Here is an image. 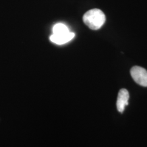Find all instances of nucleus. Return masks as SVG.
<instances>
[{"mask_svg":"<svg viewBox=\"0 0 147 147\" xmlns=\"http://www.w3.org/2000/svg\"><path fill=\"white\" fill-rule=\"evenodd\" d=\"M83 21L89 28L97 30L103 26L106 16L102 11L99 9H93L87 11L83 16Z\"/></svg>","mask_w":147,"mask_h":147,"instance_id":"obj_1","label":"nucleus"},{"mask_svg":"<svg viewBox=\"0 0 147 147\" xmlns=\"http://www.w3.org/2000/svg\"><path fill=\"white\" fill-rule=\"evenodd\" d=\"M130 74L132 79L137 84L143 87H147V71L145 69L135 66L131 69Z\"/></svg>","mask_w":147,"mask_h":147,"instance_id":"obj_2","label":"nucleus"},{"mask_svg":"<svg viewBox=\"0 0 147 147\" xmlns=\"http://www.w3.org/2000/svg\"><path fill=\"white\" fill-rule=\"evenodd\" d=\"M129 99V94L126 89H121L119 90L117 101V108L118 111L122 113L126 106L129 104L128 100Z\"/></svg>","mask_w":147,"mask_h":147,"instance_id":"obj_3","label":"nucleus"},{"mask_svg":"<svg viewBox=\"0 0 147 147\" xmlns=\"http://www.w3.org/2000/svg\"><path fill=\"white\" fill-rule=\"evenodd\" d=\"M74 37L75 34L73 32H69L68 33L61 35H56L53 34L50 37V39L52 42L56 44L63 45L71 40Z\"/></svg>","mask_w":147,"mask_h":147,"instance_id":"obj_4","label":"nucleus"},{"mask_svg":"<svg viewBox=\"0 0 147 147\" xmlns=\"http://www.w3.org/2000/svg\"><path fill=\"white\" fill-rule=\"evenodd\" d=\"M53 34L61 35L68 33L70 31L68 27L62 23H58L53 27Z\"/></svg>","mask_w":147,"mask_h":147,"instance_id":"obj_5","label":"nucleus"}]
</instances>
